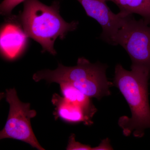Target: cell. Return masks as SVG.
Wrapping results in <instances>:
<instances>
[{
    "label": "cell",
    "instance_id": "obj_1",
    "mask_svg": "<svg viewBox=\"0 0 150 150\" xmlns=\"http://www.w3.org/2000/svg\"><path fill=\"white\" fill-rule=\"evenodd\" d=\"M150 73L125 69L120 64L115 67L113 85L118 88L128 103L131 117L123 116L118 124L125 136L133 134L142 138L145 130L150 129V107L148 86Z\"/></svg>",
    "mask_w": 150,
    "mask_h": 150
},
{
    "label": "cell",
    "instance_id": "obj_2",
    "mask_svg": "<svg viewBox=\"0 0 150 150\" xmlns=\"http://www.w3.org/2000/svg\"><path fill=\"white\" fill-rule=\"evenodd\" d=\"M59 3L48 6L39 0H25L23 11L19 16L21 27L28 38L39 43L43 51L56 55L55 40L64 39L68 33L77 28L79 22H67L59 13Z\"/></svg>",
    "mask_w": 150,
    "mask_h": 150
},
{
    "label": "cell",
    "instance_id": "obj_3",
    "mask_svg": "<svg viewBox=\"0 0 150 150\" xmlns=\"http://www.w3.org/2000/svg\"><path fill=\"white\" fill-rule=\"evenodd\" d=\"M108 66L100 62L92 64L82 57L78 59L74 67H67L59 64L56 69L44 70L33 76L35 82L42 80L49 83H68L74 86L90 98L98 100L110 94V88L114 85L108 80Z\"/></svg>",
    "mask_w": 150,
    "mask_h": 150
},
{
    "label": "cell",
    "instance_id": "obj_4",
    "mask_svg": "<svg viewBox=\"0 0 150 150\" xmlns=\"http://www.w3.org/2000/svg\"><path fill=\"white\" fill-rule=\"evenodd\" d=\"M112 45L123 47L131 59V71L150 73V23L127 16L112 39Z\"/></svg>",
    "mask_w": 150,
    "mask_h": 150
},
{
    "label": "cell",
    "instance_id": "obj_5",
    "mask_svg": "<svg viewBox=\"0 0 150 150\" xmlns=\"http://www.w3.org/2000/svg\"><path fill=\"white\" fill-rule=\"evenodd\" d=\"M5 96L10 109L5 126L0 132V139L20 140L33 148L45 150L38 141L30 124V119L36 116V111L30 109V103L20 101L15 88L6 90Z\"/></svg>",
    "mask_w": 150,
    "mask_h": 150
},
{
    "label": "cell",
    "instance_id": "obj_6",
    "mask_svg": "<svg viewBox=\"0 0 150 150\" xmlns=\"http://www.w3.org/2000/svg\"><path fill=\"white\" fill-rule=\"evenodd\" d=\"M77 1L83 7L87 15L100 25L102 31L100 38L112 45V38L122 27L127 16L112 12L105 0Z\"/></svg>",
    "mask_w": 150,
    "mask_h": 150
},
{
    "label": "cell",
    "instance_id": "obj_7",
    "mask_svg": "<svg viewBox=\"0 0 150 150\" xmlns=\"http://www.w3.org/2000/svg\"><path fill=\"white\" fill-rule=\"evenodd\" d=\"M28 38L18 24L6 23L1 30V53L6 59H15L24 51Z\"/></svg>",
    "mask_w": 150,
    "mask_h": 150
},
{
    "label": "cell",
    "instance_id": "obj_8",
    "mask_svg": "<svg viewBox=\"0 0 150 150\" xmlns=\"http://www.w3.org/2000/svg\"><path fill=\"white\" fill-rule=\"evenodd\" d=\"M52 103L55 106V118H61L70 123L83 122L87 125H91L92 118L82 108L68 101L58 94L53 95Z\"/></svg>",
    "mask_w": 150,
    "mask_h": 150
},
{
    "label": "cell",
    "instance_id": "obj_9",
    "mask_svg": "<svg viewBox=\"0 0 150 150\" xmlns=\"http://www.w3.org/2000/svg\"><path fill=\"white\" fill-rule=\"evenodd\" d=\"M114 3L124 16L139 15L146 22L150 23V0H105Z\"/></svg>",
    "mask_w": 150,
    "mask_h": 150
},
{
    "label": "cell",
    "instance_id": "obj_10",
    "mask_svg": "<svg viewBox=\"0 0 150 150\" xmlns=\"http://www.w3.org/2000/svg\"><path fill=\"white\" fill-rule=\"evenodd\" d=\"M60 86L61 92L65 98L82 108L93 118L96 112V109L93 104L90 98L69 83H60Z\"/></svg>",
    "mask_w": 150,
    "mask_h": 150
},
{
    "label": "cell",
    "instance_id": "obj_11",
    "mask_svg": "<svg viewBox=\"0 0 150 150\" xmlns=\"http://www.w3.org/2000/svg\"><path fill=\"white\" fill-rule=\"evenodd\" d=\"M25 0H4L1 4L0 11L2 15L11 14L13 9Z\"/></svg>",
    "mask_w": 150,
    "mask_h": 150
},
{
    "label": "cell",
    "instance_id": "obj_12",
    "mask_svg": "<svg viewBox=\"0 0 150 150\" xmlns=\"http://www.w3.org/2000/svg\"><path fill=\"white\" fill-rule=\"evenodd\" d=\"M68 150H92L93 148L90 145H85L81 144L79 142H76L75 135L73 134L69 138L68 145L67 147Z\"/></svg>",
    "mask_w": 150,
    "mask_h": 150
},
{
    "label": "cell",
    "instance_id": "obj_13",
    "mask_svg": "<svg viewBox=\"0 0 150 150\" xmlns=\"http://www.w3.org/2000/svg\"><path fill=\"white\" fill-rule=\"evenodd\" d=\"M112 148L110 144L109 139H105L98 146L93 148V150H112Z\"/></svg>",
    "mask_w": 150,
    "mask_h": 150
}]
</instances>
